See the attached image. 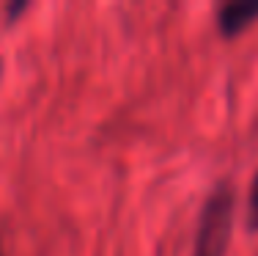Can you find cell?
<instances>
[{
    "mask_svg": "<svg viewBox=\"0 0 258 256\" xmlns=\"http://www.w3.org/2000/svg\"><path fill=\"white\" fill-rule=\"evenodd\" d=\"M250 223H253V229H258V176L250 190Z\"/></svg>",
    "mask_w": 258,
    "mask_h": 256,
    "instance_id": "3",
    "label": "cell"
},
{
    "mask_svg": "<svg viewBox=\"0 0 258 256\" xmlns=\"http://www.w3.org/2000/svg\"><path fill=\"white\" fill-rule=\"evenodd\" d=\"M228 229H231V196L223 190L209 201L204 212L195 256H223L225 242H228Z\"/></svg>",
    "mask_w": 258,
    "mask_h": 256,
    "instance_id": "1",
    "label": "cell"
},
{
    "mask_svg": "<svg viewBox=\"0 0 258 256\" xmlns=\"http://www.w3.org/2000/svg\"><path fill=\"white\" fill-rule=\"evenodd\" d=\"M255 20H258V0H236V3H228L220 11V28L228 36L244 30Z\"/></svg>",
    "mask_w": 258,
    "mask_h": 256,
    "instance_id": "2",
    "label": "cell"
}]
</instances>
